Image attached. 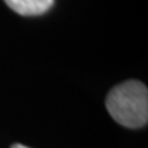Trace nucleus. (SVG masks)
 <instances>
[{"label":"nucleus","mask_w":148,"mask_h":148,"mask_svg":"<svg viewBox=\"0 0 148 148\" xmlns=\"http://www.w3.org/2000/svg\"><path fill=\"white\" fill-rule=\"evenodd\" d=\"M106 107L114 121L122 126L143 127L148 121L147 86L136 79L116 85L107 96Z\"/></svg>","instance_id":"nucleus-1"},{"label":"nucleus","mask_w":148,"mask_h":148,"mask_svg":"<svg viewBox=\"0 0 148 148\" xmlns=\"http://www.w3.org/2000/svg\"><path fill=\"white\" fill-rule=\"evenodd\" d=\"M4 3L19 15L37 16L47 12L55 0H4Z\"/></svg>","instance_id":"nucleus-2"},{"label":"nucleus","mask_w":148,"mask_h":148,"mask_svg":"<svg viewBox=\"0 0 148 148\" xmlns=\"http://www.w3.org/2000/svg\"><path fill=\"white\" fill-rule=\"evenodd\" d=\"M11 148H29V147L23 145V144H14V145H11Z\"/></svg>","instance_id":"nucleus-3"}]
</instances>
